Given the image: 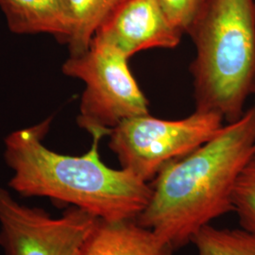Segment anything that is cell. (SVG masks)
<instances>
[{"mask_svg": "<svg viewBox=\"0 0 255 255\" xmlns=\"http://www.w3.org/2000/svg\"><path fill=\"white\" fill-rule=\"evenodd\" d=\"M173 247L135 219H99L82 255H172Z\"/></svg>", "mask_w": 255, "mask_h": 255, "instance_id": "ba28073f", "label": "cell"}, {"mask_svg": "<svg viewBox=\"0 0 255 255\" xmlns=\"http://www.w3.org/2000/svg\"><path fill=\"white\" fill-rule=\"evenodd\" d=\"M255 155V105L209 141L165 164L135 220L175 248L191 242L203 226L234 211L237 179Z\"/></svg>", "mask_w": 255, "mask_h": 255, "instance_id": "6da1fadb", "label": "cell"}, {"mask_svg": "<svg viewBox=\"0 0 255 255\" xmlns=\"http://www.w3.org/2000/svg\"><path fill=\"white\" fill-rule=\"evenodd\" d=\"M164 14L174 27L182 33L187 27L201 7L202 0H158Z\"/></svg>", "mask_w": 255, "mask_h": 255, "instance_id": "4fadbf2b", "label": "cell"}, {"mask_svg": "<svg viewBox=\"0 0 255 255\" xmlns=\"http://www.w3.org/2000/svg\"><path fill=\"white\" fill-rule=\"evenodd\" d=\"M48 122L12 131L4 140V159L12 171L9 187L22 197L48 198L103 220L136 219L149 202L151 185L104 164L100 134L92 136L90 149L81 156L47 148L42 140Z\"/></svg>", "mask_w": 255, "mask_h": 255, "instance_id": "7a4b0ae2", "label": "cell"}, {"mask_svg": "<svg viewBox=\"0 0 255 255\" xmlns=\"http://www.w3.org/2000/svg\"></svg>", "mask_w": 255, "mask_h": 255, "instance_id": "5bb4252c", "label": "cell"}, {"mask_svg": "<svg viewBox=\"0 0 255 255\" xmlns=\"http://www.w3.org/2000/svg\"><path fill=\"white\" fill-rule=\"evenodd\" d=\"M126 0H68L73 30L67 43L70 56L86 51L99 28Z\"/></svg>", "mask_w": 255, "mask_h": 255, "instance_id": "30bf717a", "label": "cell"}, {"mask_svg": "<svg viewBox=\"0 0 255 255\" xmlns=\"http://www.w3.org/2000/svg\"><path fill=\"white\" fill-rule=\"evenodd\" d=\"M183 34L164 14L158 0H126L95 36L129 60L151 48H175Z\"/></svg>", "mask_w": 255, "mask_h": 255, "instance_id": "52a82bcc", "label": "cell"}, {"mask_svg": "<svg viewBox=\"0 0 255 255\" xmlns=\"http://www.w3.org/2000/svg\"><path fill=\"white\" fill-rule=\"evenodd\" d=\"M185 33L196 49L195 111L237 121L255 95V0H202Z\"/></svg>", "mask_w": 255, "mask_h": 255, "instance_id": "3957f363", "label": "cell"}, {"mask_svg": "<svg viewBox=\"0 0 255 255\" xmlns=\"http://www.w3.org/2000/svg\"><path fill=\"white\" fill-rule=\"evenodd\" d=\"M191 242L198 255H255V233L245 229H218L203 226Z\"/></svg>", "mask_w": 255, "mask_h": 255, "instance_id": "8fae6325", "label": "cell"}, {"mask_svg": "<svg viewBox=\"0 0 255 255\" xmlns=\"http://www.w3.org/2000/svg\"><path fill=\"white\" fill-rule=\"evenodd\" d=\"M233 203L241 228L255 233V155L237 179Z\"/></svg>", "mask_w": 255, "mask_h": 255, "instance_id": "7c38bea8", "label": "cell"}, {"mask_svg": "<svg viewBox=\"0 0 255 255\" xmlns=\"http://www.w3.org/2000/svg\"><path fill=\"white\" fill-rule=\"evenodd\" d=\"M224 126L220 116L195 111L177 120L148 115L125 119L110 132L109 146L121 168L148 182L165 164L182 159L215 136Z\"/></svg>", "mask_w": 255, "mask_h": 255, "instance_id": "5b68a950", "label": "cell"}, {"mask_svg": "<svg viewBox=\"0 0 255 255\" xmlns=\"http://www.w3.org/2000/svg\"><path fill=\"white\" fill-rule=\"evenodd\" d=\"M99 218L71 206L52 218L0 187V247L4 255H82Z\"/></svg>", "mask_w": 255, "mask_h": 255, "instance_id": "8992f818", "label": "cell"}, {"mask_svg": "<svg viewBox=\"0 0 255 255\" xmlns=\"http://www.w3.org/2000/svg\"><path fill=\"white\" fill-rule=\"evenodd\" d=\"M0 9L12 33L48 34L66 45L72 34L68 0H0Z\"/></svg>", "mask_w": 255, "mask_h": 255, "instance_id": "9c48e42d", "label": "cell"}, {"mask_svg": "<svg viewBox=\"0 0 255 255\" xmlns=\"http://www.w3.org/2000/svg\"><path fill=\"white\" fill-rule=\"evenodd\" d=\"M119 49L94 37L83 53L69 56L63 73L85 84L77 123L91 136H109L125 119L148 115V101Z\"/></svg>", "mask_w": 255, "mask_h": 255, "instance_id": "277c9868", "label": "cell"}]
</instances>
